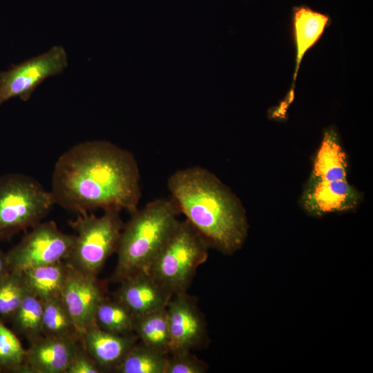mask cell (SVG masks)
I'll return each instance as SVG.
<instances>
[{"instance_id": "8992f818", "label": "cell", "mask_w": 373, "mask_h": 373, "mask_svg": "<svg viewBox=\"0 0 373 373\" xmlns=\"http://www.w3.org/2000/svg\"><path fill=\"white\" fill-rule=\"evenodd\" d=\"M97 217L89 212L77 213L68 224L76 231L65 261L73 269L97 277L107 259L116 252L124 222L121 211L104 210Z\"/></svg>"}, {"instance_id": "2e32d148", "label": "cell", "mask_w": 373, "mask_h": 373, "mask_svg": "<svg viewBox=\"0 0 373 373\" xmlns=\"http://www.w3.org/2000/svg\"><path fill=\"white\" fill-rule=\"evenodd\" d=\"M69 267L64 260L24 270L22 274L28 292L42 302L61 297Z\"/></svg>"}, {"instance_id": "ffe728a7", "label": "cell", "mask_w": 373, "mask_h": 373, "mask_svg": "<svg viewBox=\"0 0 373 373\" xmlns=\"http://www.w3.org/2000/svg\"><path fill=\"white\" fill-rule=\"evenodd\" d=\"M43 302L28 292L12 319L13 330L30 343L42 336Z\"/></svg>"}, {"instance_id": "cb8c5ba5", "label": "cell", "mask_w": 373, "mask_h": 373, "mask_svg": "<svg viewBox=\"0 0 373 373\" xmlns=\"http://www.w3.org/2000/svg\"><path fill=\"white\" fill-rule=\"evenodd\" d=\"M26 350L15 333L0 320V370L23 373Z\"/></svg>"}, {"instance_id": "e0dca14e", "label": "cell", "mask_w": 373, "mask_h": 373, "mask_svg": "<svg viewBox=\"0 0 373 373\" xmlns=\"http://www.w3.org/2000/svg\"><path fill=\"white\" fill-rule=\"evenodd\" d=\"M329 17L305 6L293 8V26L296 48V66L294 75L296 80L301 60L322 35L329 22Z\"/></svg>"}, {"instance_id": "603a6c76", "label": "cell", "mask_w": 373, "mask_h": 373, "mask_svg": "<svg viewBox=\"0 0 373 373\" xmlns=\"http://www.w3.org/2000/svg\"><path fill=\"white\" fill-rule=\"evenodd\" d=\"M28 293L22 272L11 271L0 282V318L11 321Z\"/></svg>"}, {"instance_id": "ac0fdd59", "label": "cell", "mask_w": 373, "mask_h": 373, "mask_svg": "<svg viewBox=\"0 0 373 373\" xmlns=\"http://www.w3.org/2000/svg\"><path fill=\"white\" fill-rule=\"evenodd\" d=\"M133 329L140 342L160 352L169 354L171 339L166 308L134 316Z\"/></svg>"}, {"instance_id": "d6986e66", "label": "cell", "mask_w": 373, "mask_h": 373, "mask_svg": "<svg viewBox=\"0 0 373 373\" xmlns=\"http://www.w3.org/2000/svg\"><path fill=\"white\" fill-rule=\"evenodd\" d=\"M167 355L136 343L117 366V373H164Z\"/></svg>"}, {"instance_id": "d4e9b609", "label": "cell", "mask_w": 373, "mask_h": 373, "mask_svg": "<svg viewBox=\"0 0 373 373\" xmlns=\"http://www.w3.org/2000/svg\"><path fill=\"white\" fill-rule=\"evenodd\" d=\"M207 370L204 361L191 354V351L182 350L168 354L164 373H204Z\"/></svg>"}, {"instance_id": "44dd1931", "label": "cell", "mask_w": 373, "mask_h": 373, "mask_svg": "<svg viewBox=\"0 0 373 373\" xmlns=\"http://www.w3.org/2000/svg\"><path fill=\"white\" fill-rule=\"evenodd\" d=\"M42 335L80 339L74 322L61 297L43 302Z\"/></svg>"}, {"instance_id": "3957f363", "label": "cell", "mask_w": 373, "mask_h": 373, "mask_svg": "<svg viewBox=\"0 0 373 373\" xmlns=\"http://www.w3.org/2000/svg\"><path fill=\"white\" fill-rule=\"evenodd\" d=\"M173 200L158 198L137 209L124 225L116 252V267L111 277L121 283L147 271L180 220Z\"/></svg>"}, {"instance_id": "4fadbf2b", "label": "cell", "mask_w": 373, "mask_h": 373, "mask_svg": "<svg viewBox=\"0 0 373 373\" xmlns=\"http://www.w3.org/2000/svg\"><path fill=\"white\" fill-rule=\"evenodd\" d=\"M137 340L133 333L109 332L97 323L89 327L80 338L84 348L103 372L105 370L115 372Z\"/></svg>"}, {"instance_id": "4316f807", "label": "cell", "mask_w": 373, "mask_h": 373, "mask_svg": "<svg viewBox=\"0 0 373 373\" xmlns=\"http://www.w3.org/2000/svg\"><path fill=\"white\" fill-rule=\"evenodd\" d=\"M6 254L0 249V282L11 271Z\"/></svg>"}, {"instance_id": "52a82bcc", "label": "cell", "mask_w": 373, "mask_h": 373, "mask_svg": "<svg viewBox=\"0 0 373 373\" xmlns=\"http://www.w3.org/2000/svg\"><path fill=\"white\" fill-rule=\"evenodd\" d=\"M74 238L75 235L61 231L54 221L39 223L6 253L11 270L22 272L65 260Z\"/></svg>"}, {"instance_id": "ba28073f", "label": "cell", "mask_w": 373, "mask_h": 373, "mask_svg": "<svg viewBox=\"0 0 373 373\" xmlns=\"http://www.w3.org/2000/svg\"><path fill=\"white\" fill-rule=\"evenodd\" d=\"M67 66L65 49L55 46L44 53L12 65L7 71L0 72V105L14 97L28 100L44 80L61 73Z\"/></svg>"}, {"instance_id": "6da1fadb", "label": "cell", "mask_w": 373, "mask_h": 373, "mask_svg": "<svg viewBox=\"0 0 373 373\" xmlns=\"http://www.w3.org/2000/svg\"><path fill=\"white\" fill-rule=\"evenodd\" d=\"M134 155L104 140L80 142L57 159L52 174L55 204L84 213L95 209H124L132 214L142 195Z\"/></svg>"}, {"instance_id": "277c9868", "label": "cell", "mask_w": 373, "mask_h": 373, "mask_svg": "<svg viewBox=\"0 0 373 373\" xmlns=\"http://www.w3.org/2000/svg\"><path fill=\"white\" fill-rule=\"evenodd\" d=\"M209 247L187 220L180 221L147 273L172 296L186 291Z\"/></svg>"}, {"instance_id": "30bf717a", "label": "cell", "mask_w": 373, "mask_h": 373, "mask_svg": "<svg viewBox=\"0 0 373 373\" xmlns=\"http://www.w3.org/2000/svg\"><path fill=\"white\" fill-rule=\"evenodd\" d=\"M69 267L61 298L81 338L89 327L96 323L97 308L106 296L97 277Z\"/></svg>"}, {"instance_id": "9c48e42d", "label": "cell", "mask_w": 373, "mask_h": 373, "mask_svg": "<svg viewBox=\"0 0 373 373\" xmlns=\"http://www.w3.org/2000/svg\"><path fill=\"white\" fill-rule=\"evenodd\" d=\"M166 309L171 339L169 352L191 351L204 346L207 341L205 321L196 302L186 291L174 294Z\"/></svg>"}, {"instance_id": "8fae6325", "label": "cell", "mask_w": 373, "mask_h": 373, "mask_svg": "<svg viewBox=\"0 0 373 373\" xmlns=\"http://www.w3.org/2000/svg\"><path fill=\"white\" fill-rule=\"evenodd\" d=\"M81 341L42 335L26 350L23 373H66Z\"/></svg>"}, {"instance_id": "7402d4cb", "label": "cell", "mask_w": 373, "mask_h": 373, "mask_svg": "<svg viewBox=\"0 0 373 373\" xmlns=\"http://www.w3.org/2000/svg\"><path fill=\"white\" fill-rule=\"evenodd\" d=\"M134 316L115 298L106 296L99 304L95 312V321L102 329L118 334L133 333Z\"/></svg>"}, {"instance_id": "5bb4252c", "label": "cell", "mask_w": 373, "mask_h": 373, "mask_svg": "<svg viewBox=\"0 0 373 373\" xmlns=\"http://www.w3.org/2000/svg\"><path fill=\"white\" fill-rule=\"evenodd\" d=\"M115 298L134 316L166 308L171 297L148 273H141L122 280Z\"/></svg>"}, {"instance_id": "5b68a950", "label": "cell", "mask_w": 373, "mask_h": 373, "mask_svg": "<svg viewBox=\"0 0 373 373\" xmlns=\"http://www.w3.org/2000/svg\"><path fill=\"white\" fill-rule=\"evenodd\" d=\"M55 204L51 191L32 177L0 175V243L41 222Z\"/></svg>"}, {"instance_id": "484cf974", "label": "cell", "mask_w": 373, "mask_h": 373, "mask_svg": "<svg viewBox=\"0 0 373 373\" xmlns=\"http://www.w3.org/2000/svg\"><path fill=\"white\" fill-rule=\"evenodd\" d=\"M102 370L86 352L82 344L70 363L66 373H100Z\"/></svg>"}, {"instance_id": "9a60e30c", "label": "cell", "mask_w": 373, "mask_h": 373, "mask_svg": "<svg viewBox=\"0 0 373 373\" xmlns=\"http://www.w3.org/2000/svg\"><path fill=\"white\" fill-rule=\"evenodd\" d=\"M347 160L337 134L331 129L323 136L316 155L309 181L345 180Z\"/></svg>"}, {"instance_id": "7c38bea8", "label": "cell", "mask_w": 373, "mask_h": 373, "mask_svg": "<svg viewBox=\"0 0 373 373\" xmlns=\"http://www.w3.org/2000/svg\"><path fill=\"white\" fill-rule=\"evenodd\" d=\"M360 199V193L346 179L336 181L308 180L302 196V203L309 213L318 216L353 209L358 205Z\"/></svg>"}, {"instance_id": "7a4b0ae2", "label": "cell", "mask_w": 373, "mask_h": 373, "mask_svg": "<svg viewBox=\"0 0 373 373\" xmlns=\"http://www.w3.org/2000/svg\"><path fill=\"white\" fill-rule=\"evenodd\" d=\"M167 184L180 213L210 247L225 255L242 247L248 231L245 210L213 173L199 166L188 167L170 175Z\"/></svg>"}]
</instances>
